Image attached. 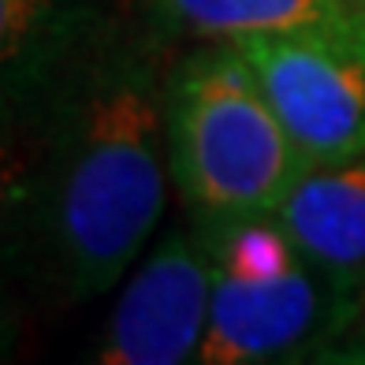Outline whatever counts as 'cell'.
Here are the masks:
<instances>
[{
    "mask_svg": "<svg viewBox=\"0 0 365 365\" xmlns=\"http://www.w3.org/2000/svg\"><path fill=\"white\" fill-rule=\"evenodd\" d=\"M309 164L365 153V23L231 41Z\"/></svg>",
    "mask_w": 365,
    "mask_h": 365,
    "instance_id": "obj_4",
    "label": "cell"
},
{
    "mask_svg": "<svg viewBox=\"0 0 365 365\" xmlns=\"http://www.w3.org/2000/svg\"><path fill=\"white\" fill-rule=\"evenodd\" d=\"M272 217L309 261L365 291V153L309 164Z\"/></svg>",
    "mask_w": 365,
    "mask_h": 365,
    "instance_id": "obj_6",
    "label": "cell"
},
{
    "mask_svg": "<svg viewBox=\"0 0 365 365\" xmlns=\"http://www.w3.org/2000/svg\"><path fill=\"white\" fill-rule=\"evenodd\" d=\"M317 365H365V321L317 354Z\"/></svg>",
    "mask_w": 365,
    "mask_h": 365,
    "instance_id": "obj_8",
    "label": "cell"
},
{
    "mask_svg": "<svg viewBox=\"0 0 365 365\" xmlns=\"http://www.w3.org/2000/svg\"><path fill=\"white\" fill-rule=\"evenodd\" d=\"M209 257L194 224H172L112 294L75 365H197Z\"/></svg>",
    "mask_w": 365,
    "mask_h": 365,
    "instance_id": "obj_5",
    "label": "cell"
},
{
    "mask_svg": "<svg viewBox=\"0 0 365 365\" xmlns=\"http://www.w3.org/2000/svg\"><path fill=\"white\" fill-rule=\"evenodd\" d=\"M346 4H351V8L358 11V15H365V0H346Z\"/></svg>",
    "mask_w": 365,
    "mask_h": 365,
    "instance_id": "obj_9",
    "label": "cell"
},
{
    "mask_svg": "<svg viewBox=\"0 0 365 365\" xmlns=\"http://www.w3.org/2000/svg\"><path fill=\"white\" fill-rule=\"evenodd\" d=\"M194 231L209 257L197 365H302L365 321V291L309 261L276 217Z\"/></svg>",
    "mask_w": 365,
    "mask_h": 365,
    "instance_id": "obj_3",
    "label": "cell"
},
{
    "mask_svg": "<svg viewBox=\"0 0 365 365\" xmlns=\"http://www.w3.org/2000/svg\"><path fill=\"white\" fill-rule=\"evenodd\" d=\"M302 365H317V358H309V361H302Z\"/></svg>",
    "mask_w": 365,
    "mask_h": 365,
    "instance_id": "obj_10",
    "label": "cell"
},
{
    "mask_svg": "<svg viewBox=\"0 0 365 365\" xmlns=\"http://www.w3.org/2000/svg\"><path fill=\"white\" fill-rule=\"evenodd\" d=\"M168 164L187 220L272 217L309 160L231 41H202L168 75Z\"/></svg>",
    "mask_w": 365,
    "mask_h": 365,
    "instance_id": "obj_2",
    "label": "cell"
},
{
    "mask_svg": "<svg viewBox=\"0 0 365 365\" xmlns=\"http://www.w3.org/2000/svg\"><path fill=\"white\" fill-rule=\"evenodd\" d=\"M168 78L145 60L75 75L8 172L15 264L48 302L108 294L153 246L168 209Z\"/></svg>",
    "mask_w": 365,
    "mask_h": 365,
    "instance_id": "obj_1",
    "label": "cell"
},
{
    "mask_svg": "<svg viewBox=\"0 0 365 365\" xmlns=\"http://www.w3.org/2000/svg\"><path fill=\"white\" fill-rule=\"evenodd\" d=\"M160 26L197 41H239L306 26L365 23L346 0H142Z\"/></svg>",
    "mask_w": 365,
    "mask_h": 365,
    "instance_id": "obj_7",
    "label": "cell"
}]
</instances>
